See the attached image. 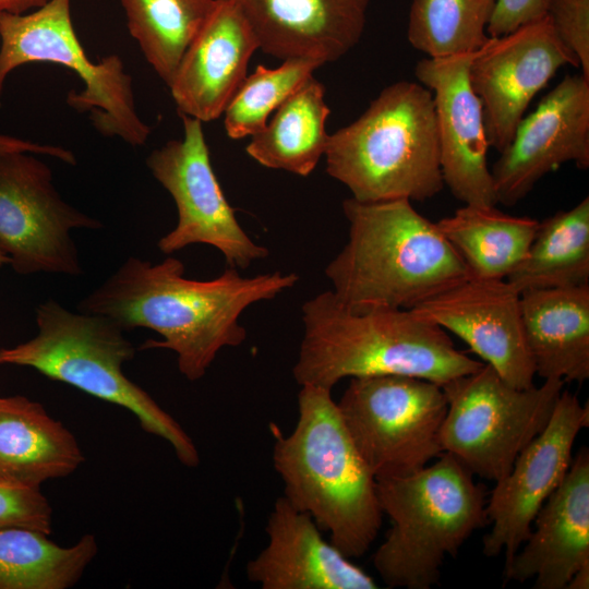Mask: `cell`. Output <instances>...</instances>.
Wrapping results in <instances>:
<instances>
[{
	"mask_svg": "<svg viewBox=\"0 0 589 589\" xmlns=\"http://www.w3.org/2000/svg\"><path fill=\"white\" fill-rule=\"evenodd\" d=\"M298 281L296 273L245 277L230 266L215 278L195 280L184 276V265L176 257L153 264L130 256L80 301L77 310L106 316L124 332H156L163 339L146 340L140 349L173 351L180 373L194 382L223 348L245 340L239 318L247 308L276 298Z\"/></svg>",
	"mask_w": 589,
	"mask_h": 589,
	"instance_id": "obj_1",
	"label": "cell"
},
{
	"mask_svg": "<svg viewBox=\"0 0 589 589\" xmlns=\"http://www.w3.org/2000/svg\"><path fill=\"white\" fill-rule=\"evenodd\" d=\"M296 382L327 389L344 378L408 375L438 385L483 363L458 350L447 332L411 310L352 311L326 290L302 304Z\"/></svg>",
	"mask_w": 589,
	"mask_h": 589,
	"instance_id": "obj_2",
	"label": "cell"
},
{
	"mask_svg": "<svg viewBox=\"0 0 589 589\" xmlns=\"http://www.w3.org/2000/svg\"><path fill=\"white\" fill-rule=\"evenodd\" d=\"M348 240L325 267L333 293L352 311L412 310L469 277L435 223L406 199L342 202Z\"/></svg>",
	"mask_w": 589,
	"mask_h": 589,
	"instance_id": "obj_3",
	"label": "cell"
},
{
	"mask_svg": "<svg viewBox=\"0 0 589 589\" xmlns=\"http://www.w3.org/2000/svg\"><path fill=\"white\" fill-rule=\"evenodd\" d=\"M294 429L273 426V465L284 497L306 513L347 557H361L376 539L383 513L376 478L358 452L332 390L301 385Z\"/></svg>",
	"mask_w": 589,
	"mask_h": 589,
	"instance_id": "obj_4",
	"label": "cell"
},
{
	"mask_svg": "<svg viewBox=\"0 0 589 589\" xmlns=\"http://www.w3.org/2000/svg\"><path fill=\"white\" fill-rule=\"evenodd\" d=\"M326 172L359 202L425 201L444 188L432 92L386 86L350 124L329 135Z\"/></svg>",
	"mask_w": 589,
	"mask_h": 589,
	"instance_id": "obj_5",
	"label": "cell"
},
{
	"mask_svg": "<svg viewBox=\"0 0 589 589\" xmlns=\"http://www.w3.org/2000/svg\"><path fill=\"white\" fill-rule=\"evenodd\" d=\"M455 457L443 453L421 470L376 479L383 515L390 521L373 555L389 588L430 589L447 556L488 522L485 492Z\"/></svg>",
	"mask_w": 589,
	"mask_h": 589,
	"instance_id": "obj_6",
	"label": "cell"
},
{
	"mask_svg": "<svg viewBox=\"0 0 589 589\" xmlns=\"http://www.w3.org/2000/svg\"><path fill=\"white\" fill-rule=\"evenodd\" d=\"M37 334L0 349V365L35 369L43 375L125 408L141 428L170 444L187 467L200 464L199 450L183 428L146 390L127 377L124 362L136 349L110 318L72 312L48 299L36 309Z\"/></svg>",
	"mask_w": 589,
	"mask_h": 589,
	"instance_id": "obj_7",
	"label": "cell"
},
{
	"mask_svg": "<svg viewBox=\"0 0 589 589\" xmlns=\"http://www.w3.org/2000/svg\"><path fill=\"white\" fill-rule=\"evenodd\" d=\"M565 382L544 380L518 388L489 364L444 385L447 411L441 429L444 453L472 474L497 482L548 424Z\"/></svg>",
	"mask_w": 589,
	"mask_h": 589,
	"instance_id": "obj_8",
	"label": "cell"
},
{
	"mask_svg": "<svg viewBox=\"0 0 589 589\" xmlns=\"http://www.w3.org/2000/svg\"><path fill=\"white\" fill-rule=\"evenodd\" d=\"M0 98L8 74L28 62L62 64L77 73L85 87L71 91L67 103L88 112L104 136H118L132 146L146 143L151 128L140 118L132 77L117 55L93 63L71 20L70 0H49L28 14L0 13Z\"/></svg>",
	"mask_w": 589,
	"mask_h": 589,
	"instance_id": "obj_9",
	"label": "cell"
},
{
	"mask_svg": "<svg viewBox=\"0 0 589 589\" xmlns=\"http://www.w3.org/2000/svg\"><path fill=\"white\" fill-rule=\"evenodd\" d=\"M337 406L376 479L411 474L444 453L447 400L434 382L397 374L354 377Z\"/></svg>",
	"mask_w": 589,
	"mask_h": 589,
	"instance_id": "obj_10",
	"label": "cell"
},
{
	"mask_svg": "<svg viewBox=\"0 0 589 589\" xmlns=\"http://www.w3.org/2000/svg\"><path fill=\"white\" fill-rule=\"evenodd\" d=\"M101 227L62 199L44 161L28 152H0V254L17 274L81 275L71 232Z\"/></svg>",
	"mask_w": 589,
	"mask_h": 589,
	"instance_id": "obj_11",
	"label": "cell"
},
{
	"mask_svg": "<svg viewBox=\"0 0 589 589\" xmlns=\"http://www.w3.org/2000/svg\"><path fill=\"white\" fill-rule=\"evenodd\" d=\"M183 139L167 142L146 158L154 178L175 201L178 221L157 247L171 254L192 244L217 249L230 267L247 269L269 251L239 224L214 172L199 119L180 115Z\"/></svg>",
	"mask_w": 589,
	"mask_h": 589,
	"instance_id": "obj_12",
	"label": "cell"
},
{
	"mask_svg": "<svg viewBox=\"0 0 589 589\" xmlns=\"http://www.w3.org/2000/svg\"><path fill=\"white\" fill-rule=\"evenodd\" d=\"M589 426V407L575 394L562 392L543 431L518 455L509 472L491 492L485 512L490 531L482 551L493 557L504 553L509 564L529 538L533 520L570 467L574 443Z\"/></svg>",
	"mask_w": 589,
	"mask_h": 589,
	"instance_id": "obj_13",
	"label": "cell"
},
{
	"mask_svg": "<svg viewBox=\"0 0 589 589\" xmlns=\"http://www.w3.org/2000/svg\"><path fill=\"white\" fill-rule=\"evenodd\" d=\"M564 65L579 67L545 16L500 36L474 52L470 85L483 107L490 147L501 153L533 97Z\"/></svg>",
	"mask_w": 589,
	"mask_h": 589,
	"instance_id": "obj_14",
	"label": "cell"
},
{
	"mask_svg": "<svg viewBox=\"0 0 589 589\" xmlns=\"http://www.w3.org/2000/svg\"><path fill=\"white\" fill-rule=\"evenodd\" d=\"M589 167V79L565 75L518 123L491 168L497 204L513 206L563 164Z\"/></svg>",
	"mask_w": 589,
	"mask_h": 589,
	"instance_id": "obj_15",
	"label": "cell"
},
{
	"mask_svg": "<svg viewBox=\"0 0 589 589\" xmlns=\"http://www.w3.org/2000/svg\"><path fill=\"white\" fill-rule=\"evenodd\" d=\"M411 311L456 335L512 386L534 385L520 292L506 279L469 276Z\"/></svg>",
	"mask_w": 589,
	"mask_h": 589,
	"instance_id": "obj_16",
	"label": "cell"
},
{
	"mask_svg": "<svg viewBox=\"0 0 589 589\" xmlns=\"http://www.w3.org/2000/svg\"><path fill=\"white\" fill-rule=\"evenodd\" d=\"M473 55L426 57L414 74L433 95L444 185L464 204L495 206L483 107L468 76Z\"/></svg>",
	"mask_w": 589,
	"mask_h": 589,
	"instance_id": "obj_17",
	"label": "cell"
},
{
	"mask_svg": "<svg viewBox=\"0 0 589 589\" xmlns=\"http://www.w3.org/2000/svg\"><path fill=\"white\" fill-rule=\"evenodd\" d=\"M267 543L245 567L262 589H375V580L324 539L306 513L278 497L265 527Z\"/></svg>",
	"mask_w": 589,
	"mask_h": 589,
	"instance_id": "obj_18",
	"label": "cell"
},
{
	"mask_svg": "<svg viewBox=\"0 0 589 589\" xmlns=\"http://www.w3.org/2000/svg\"><path fill=\"white\" fill-rule=\"evenodd\" d=\"M534 529L504 567L505 580H534L536 589H566L589 566V452L581 447L545 501Z\"/></svg>",
	"mask_w": 589,
	"mask_h": 589,
	"instance_id": "obj_19",
	"label": "cell"
},
{
	"mask_svg": "<svg viewBox=\"0 0 589 589\" xmlns=\"http://www.w3.org/2000/svg\"><path fill=\"white\" fill-rule=\"evenodd\" d=\"M250 25L259 49L283 61L322 64L344 57L361 39L370 0H228Z\"/></svg>",
	"mask_w": 589,
	"mask_h": 589,
	"instance_id": "obj_20",
	"label": "cell"
},
{
	"mask_svg": "<svg viewBox=\"0 0 589 589\" xmlns=\"http://www.w3.org/2000/svg\"><path fill=\"white\" fill-rule=\"evenodd\" d=\"M257 40L239 9L216 0L185 51L169 88L180 115L218 119L247 76Z\"/></svg>",
	"mask_w": 589,
	"mask_h": 589,
	"instance_id": "obj_21",
	"label": "cell"
},
{
	"mask_svg": "<svg viewBox=\"0 0 589 589\" xmlns=\"http://www.w3.org/2000/svg\"><path fill=\"white\" fill-rule=\"evenodd\" d=\"M536 375L584 383L589 377V285L520 292Z\"/></svg>",
	"mask_w": 589,
	"mask_h": 589,
	"instance_id": "obj_22",
	"label": "cell"
},
{
	"mask_svg": "<svg viewBox=\"0 0 589 589\" xmlns=\"http://www.w3.org/2000/svg\"><path fill=\"white\" fill-rule=\"evenodd\" d=\"M84 460L72 432L40 402L0 396V481L40 489L73 473Z\"/></svg>",
	"mask_w": 589,
	"mask_h": 589,
	"instance_id": "obj_23",
	"label": "cell"
},
{
	"mask_svg": "<svg viewBox=\"0 0 589 589\" xmlns=\"http://www.w3.org/2000/svg\"><path fill=\"white\" fill-rule=\"evenodd\" d=\"M465 263L469 276L506 279L526 257L539 221L495 206L464 204L435 223Z\"/></svg>",
	"mask_w": 589,
	"mask_h": 589,
	"instance_id": "obj_24",
	"label": "cell"
},
{
	"mask_svg": "<svg viewBox=\"0 0 589 589\" xmlns=\"http://www.w3.org/2000/svg\"><path fill=\"white\" fill-rule=\"evenodd\" d=\"M324 96V85L311 76L252 136L248 155L266 168L301 177L313 172L329 139L325 125L330 110Z\"/></svg>",
	"mask_w": 589,
	"mask_h": 589,
	"instance_id": "obj_25",
	"label": "cell"
},
{
	"mask_svg": "<svg viewBox=\"0 0 589 589\" xmlns=\"http://www.w3.org/2000/svg\"><path fill=\"white\" fill-rule=\"evenodd\" d=\"M519 292L589 285V197L539 221L522 262L506 277Z\"/></svg>",
	"mask_w": 589,
	"mask_h": 589,
	"instance_id": "obj_26",
	"label": "cell"
},
{
	"mask_svg": "<svg viewBox=\"0 0 589 589\" xmlns=\"http://www.w3.org/2000/svg\"><path fill=\"white\" fill-rule=\"evenodd\" d=\"M38 530H0V589H68L83 576L98 552L94 534L60 546Z\"/></svg>",
	"mask_w": 589,
	"mask_h": 589,
	"instance_id": "obj_27",
	"label": "cell"
},
{
	"mask_svg": "<svg viewBox=\"0 0 589 589\" xmlns=\"http://www.w3.org/2000/svg\"><path fill=\"white\" fill-rule=\"evenodd\" d=\"M131 36L169 87L216 0H120Z\"/></svg>",
	"mask_w": 589,
	"mask_h": 589,
	"instance_id": "obj_28",
	"label": "cell"
},
{
	"mask_svg": "<svg viewBox=\"0 0 589 589\" xmlns=\"http://www.w3.org/2000/svg\"><path fill=\"white\" fill-rule=\"evenodd\" d=\"M494 5L495 0H413L408 41L428 58L474 53L490 38Z\"/></svg>",
	"mask_w": 589,
	"mask_h": 589,
	"instance_id": "obj_29",
	"label": "cell"
},
{
	"mask_svg": "<svg viewBox=\"0 0 589 589\" xmlns=\"http://www.w3.org/2000/svg\"><path fill=\"white\" fill-rule=\"evenodd\" d=\"M321 65L306 58L286 59L275 69L257 65L245 76L223 113L227 135L239 140L262 131L269 116Z\"/></svg>",
	"mask_w": 589,
	"mask_h": 589,
	"instance_id": "obj_30",
	"label": "cell"
},
{
	"mask_svg": "<svg viewBox=\"0 0 589 589\" xmlns=\"http://www.w3.org/2000/svg\"><path fill=\"white\" fill-rule=\"evenodd\" d=\"M11 527L51 533L52 508L40 489L0 481V530Z\"/></svg>",
	"mask_w": 589,
	"mask_h": 589,
	"instance_id": "obj_31",
	"label": "cell"
},
{
	"mask_svg": "<svg viewBox=\"0 0 589 589\" xmlns=\"http://www.w3.org/2000/svg\"><path fill=\"white\" fill-rule=\"evenodd\" d=\"M545 15L589 79V0H548Z\"/></svg>",
	"mask_w": 589,
	"mask_h": 589,
	"instance_id": "obj_32",
	"label": "cell"
},
{
	"mask_svg": "<svg viewBox=\"0 0 589 589\" xmlns=\"http://www.w3.org/2000/svg\"><path fill=\"white\" fill-rule=\"evenodd\" d=\"M548 0H495L488 25L489 37L506 35L546 14Z\"/></svg>",
	"mask_w": 589,
	"mask_h": 589,
	"instance_id": "obj_33",
	"label": "cell"
},
{
	"mask_svg": "<svg viewBox=\"0 0 589 589\" xmlns=\"http://www.w3.org/2000/svg\"><path fill=\"white\" fill-rule=\"evenodd\" d=\"M49 0H0V13L23 14L29 9L40 8Z\"/></svg>",
	"mask_w": 589,
	"mask_h": 589,
	"instance_id": "obj_34",
	"label": "cell"
},
{
	"mask_svg": "<svg viewBox=\"0 0 589 589\" xmlns=\"http://www.w3.org/2000/svg\"><path fill=\"white\" fill-rule=\"evenodd\" d=\"M589 588V566L579 569L569 581L566 589H588Z\"/></svg>",
	"mask_w": 589,
	"mask_h": 589,
	"instance_id": "obj_35",
	"label": "cell"
},
{
	"mask_svg": "<svg viewBox=\"0 0 589 589\" xmlns=\"http://www.w3.org/2000/svg\"><path fill=\"white\" fill-rule=\"evenodd\" d=\"M3 264H8V263H7L5 257L2 256V255L0 254V267H1Z\"/></svg>",
	"mask_w": 589,
	"mask_h": 589,
	"instance_id": "obj_36",
	"label": "cell"
}]
</instances>
